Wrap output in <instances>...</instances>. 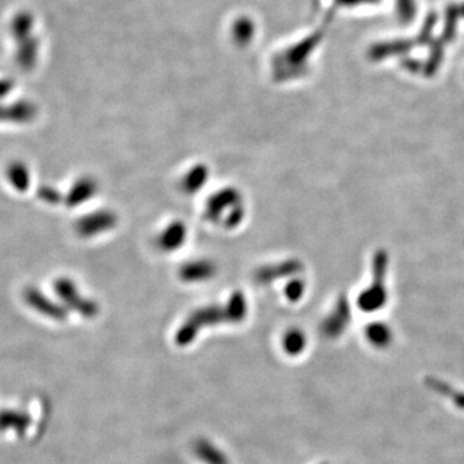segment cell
I'll return each mask as SVG.
<instances>
[{"instance_id": "cell-1", "label": "cell", "mask_w": 464, "mask_h": 464, "mask_svg": "<svg viewBox=\"0 0 464 464\" xmlns=\"http://www.w3.org/2000/svg\"><path fill=\"white\" fill-rule=\"evenodd\" d=\"M388 267V256L385 251H378L373 258V279L369 286L357 297V306L364 312H376L387 302L385 276Z\"/></svg>"}, {"instance_id": "cell-2", "label": "cell", "mask_w": 464, "mask_h": 464, "mask_svg": "<svg viewBox=\"0 0 464 464\" xmlns=\"http://www.w3.org/2000/svg\"><path fill=\"white\" fill-rule=\"evenodd\" d=\"M351 320V311L346 298L339 299L334 311L326 317L323 324V331L331 338L340 336Z\"/></svg>"}, {"instance_id": "cell-3", "label": "cell", "mask_w": 464, "mask_h": 464, "mask_svg": "<svg viewBox=\"0 0 464 464\" xmlns=\"http://www.w3.org/2000/svg\"><path fill=\"white\" fill-rule=\"evenodd\" d=\"M25 298H26V302L30 306L37 308L38 311H40L44 315L51 316V317H55V319H63L66 316L62 310H60L53 303L48 302V298L44 297V294H40L39 291H35V289H29L26 291Z\"/></svg>"}, {"instance_id": "cell-4", "label": "cell", "mask_w": 464, "mask_h": 464, "mask_svg": "<svg viewBox=\"0 0 464 464\" xmlns=\"http://www.w3.org/2000/svg\"><path fill=\"white\" fill-rule=\"evenodd\" d=\"M195 454L199 459H201L206 464H228V458L225 456L223 451L214 446L211 441L201 440L197 441L195 446Z\"/></svg>"}, {"instance_id": "cell-5", "label": "cell", "mask_w": 464, "mask_h": 464, "mask_svg": "<svg viewBox=\"0 0 464 464\" xmlns=\"http://www.w3.org/2000/svg\"><path fill=\"white\" fill-rule=\"evenodd\" d=\"M7 177H8L11 185L18 191H26L29 187V185H30L29 168L25 166L24 163H20V161L12 163L8 166Z\"/></svg>"}, {"instance_id": "cell-6", "label": "cell", "mask_w": 464, "mask_h": 464, "mask_svg": "<svg viewBox=\"0 0 464 464\" xmlns=\"http://www.w3.org/2000/svg\"><path fill=\"white\" fill-rule=\"evenodd\" d=\"M366 338L373 346H388L392 340V331L385 324H370L366 328Z\"/></svg>"}, {"instance_id": "cell-7", "label": "cell", "mask_w": 464, "mask_h": 464, "mask_svg": "<svg viewBox=\"0 0 464 464\" xmlns=\"http://www.w3.org/2000/svg\"><path fill=\"white\" fill-rule=\"evenodd\" d=\"M34 114V107L30 103L17 102L11 106V109L0 107V120L8 119L11 121H29Z\"/></svg>"}, {"instance_id": "cell-8", "label": "cell", "mask_w": 464, "mask_h": 464, "mask_svg": "<svg viewBox=\"0 0 464 464\" xmlns=\"http://www.w3.org/2000/svg\"><path fill=\"white\" fill-rule=\"evenodd\" d=\"M306 346V337L305 334L300 331H288L284 337V348L286 354L296 356V354H300L303 351V348Z\"/></svg>"}, {"instance_id": "cell-9", "label": "cell", "mask_w": 464, "mask_h": 464, "mask_svg": "<svg viewBox=\"0 0 464 464\" xmlns=\"http://www.w3.org/2000/svg\"><path fill=\"white\" fill-rule=\"evenodd\" d=\"M29 425V418L25 414H16V413H9L4 411L0 414V428H8V427H15L17 431L21 430L24 432L25 428Z\"/></svg>"}, {"instance_id": "cell-10", "label": "cell", "mask_w": 464, "mask_h": 464, "mask_svg": "<svg viewBox=\"0 0 464 464\" xmlns=\"http://www.w3.org/2000/svg\"><path fill=\"white\" fill-rule=\"evenodd\" d=\"M32 17L29 16L27 13H20L17 15L13 21H12V34L13 37L16 38L17 40H24L27 35H29V32L32 29Z\"/></svg>"}, {"instance_id": "cell-11", "label": "cell", "mask_w": 464, "mask_h": 464, "mask_svg": "<svg viewBox=\"0 0 464 464\" xmlns=\"http://www.w3.org/2000/svg\"><path fill=\"white\" fill-rule=\"evenodd\" d=\"M20 47L17 52V61L20 66L24 67H32L34 60H35V48L32 46V41H18Z\"/></svg>"}, {"instance_id": "cell-12", "label": "cell", "mask_w": 464, "mask_h": 464, "mask_svg": "<svg viewBox=\"0 0 464 464\" xmlns=\"http://www.w3.org/2000/svg\"><path fill=\"white\" fill-rule=\"evenodd\" d=\"M92 191H95V185L92 186V183L87 181L80 182L74 187V192L71 191V204H78L80 201H86Z\"/></svg>"}, {"instance_id": "cell-13", "label": "cell", "mask_w": 464, "mask_h": 464, "mask_svg": "<svg viewBox=\"0 0 464 464\" xmlns=\"http://www.w3.org/2000/svg\"><path fill=\"white\" fill-rule=\"evenodd\" d=\"M305 291V286L303 284L300 283H294L291 285V291H288L289 293V298L293 299V300H297V299L300 298L302 293Z\"/></svg>"}, {"instance_id": "cell-14", "label": "cell", "mask_w": 464, "mask_h": 464, "mask_svg": "<svg viewBox=\"0 0 464 464\" xmlns=\"http://www.w3.org/2000/svg\"><path fill=\"white\" fill-rule=\"evenodd\" d=\"M12 88V84L9 81H4V80H0V97L7 95L9 91Z\"/></svg>"}, {"instance_id": "cell-15", "label": "cell", "mask_w": 464, "mask_h": 464, "mask_svg": "<svg viewBox=\"0 0 464 464\" xmlns=\"http://www.w3.org/2000/svg\"><path fill=\"white\" fill-rule=\"evenodd\" d=\"M351 3H357V1H371V0H350Z\"/></svg>"}]
</instances>
